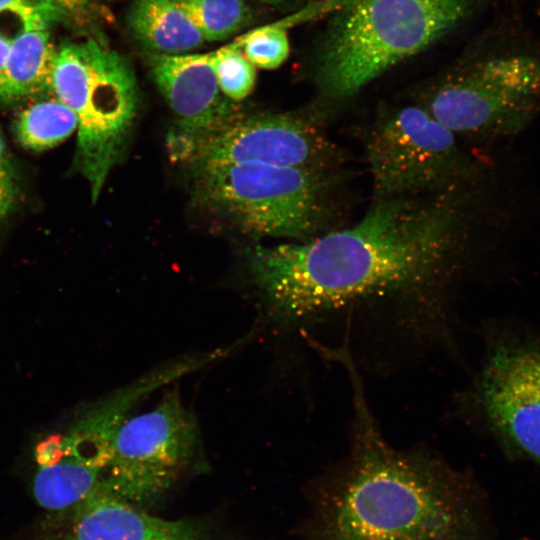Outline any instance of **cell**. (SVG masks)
<instances>
[{
    "label": "cell",
    "instance_id": "cell-1",
    "mask_svg": "<svg viewBox=\"0 0 540 540\" xmlns=\"http://www.w3.org/2000/svg\"><path fill=\"white\" fill-rule=\"evenodd\" d=\"M459 221L458 209L448 200H379L351 227L256 246L250 271L276 314L310 318L426 286L447 264Z\"/></svg>",
    "mask_w": 540,
    "mask_h": 540
},
{
    "label": "cell",
    "instance_id": "cell-2",
    "mask_svg": "<svg viewBox=\"0 0 540 540\" xmlns=\"http://www.w3.org/2000/svg\"><path fill=\"white\" fill-rule=\"evenodd\" d=\"M352 378L354 441L320 503V540H491L473 482L432 458L389 446Z\"/></svg>",
    "mask_w": 540,
    "mask_h": 540
},
{
    "label": "cell",
    "instance_id": "cell-3",
    "mask_svg": "<svg viewBox=\"0 0 540 540\" xmlns=\"http://www.w3.org/2000/svg\"><path fill=\"white\" fill-rule=\"evenodd\" d=\"M187 168L197 202L246 235L305 240L327 216L324 170L257 162Z\"/></svg>",
    "mask_w": 540,
    "mask_h": 540
},
{
    "label": "cell",
    "instance_id": "cell-4",
    "mask_svg": "<svg viewBox=\"0 0 540 540\" xmlns=\"http://www.w3.org/2000/svg\"><path fill=\"white\" fill-rule=\"evenodd\" d=\"M51 91L76 115L75 163L96 202L133 129L134 73L122 56L93 39L68 43L57 49Z\"/></svg>",
    "mask_w": 540,
    "mask_h": 540
},
{
    "label": "cell",
    "instance_id": "cell-5",
    "mask_svg": "<svg viewBox=\"0 0 540 540\" xmlns=\"http://www.w3.org/2000/svg\"><path fill=\"white\" fill-rule=\"evenodd\" d=\"M467 0H353L333 32L320 83L347 97L421 51L465 14Z\"/></svg>",
    "mask_w": 540,
    "mask_h": 540
},
{
    "label": "cell",
    "instance_id": "cell-6",
    "mask_svg": "<svg viewBox=\"0 0 540 540\" xmlns=\"http://www.w3.org/2000/svg\"><path fill=\"white\" fill-rule=\"evenodd\" d=\"M198 445L196 420L174 388L152 409L121 423L101 482L146 509L174 484Z\"/></svg>",
    "mask_w": 540,
    "mask_h": 540
},
{
    "label": "cell",
    "instance_id": "cell-7",
    "mask_svg": "<svg viewBox=\"0 0 540 540\" xmlns=\"http://www.w3.org/2000/svg\"><path fill=\"white\" fill-rule=\"evenodd\" d=\"M166 144L170 159L186 167L257 162L324 170L335 154L319 128L286 114L246 117L233 113L206 129L174 128Z\"/></svg>",
    "mask_w": 540,
    "mask_h": 540
},
{
    "label": "cell",
    "instance_id": "cell-8",
    "mask_svg": "<svg viewBox=\"0 0 540 540\" xmlns=\"http://www.w3.org/2000/svg\"><path fill=\"white\" fill-rule=\"evenodd\" d=\"M366 155L379 200L442 189L464 168L455 134L417 106L379 120L369 134Z\"/></svg>",
    "mask_w": 540,
    "mask_h": 540
},
{
    "label": "cell",
    "instance_id": "cell-9",
    "mask_svg": "<svg viewBox=\"0 0 540 540\" xmlns=\"http://www.w3.org/2000/svg\"><path fill=\"white\" fill-rule=\"evenodd\" d=\"M540 104V62L528 56L497 58L442 86L428 112L454 134L519 132Z\"/></svg>",
    "mask_w": 540,
    "mask_h": 540
},
{
    "label": "cell",
    "instance_id": "cell-10",
    "mask_svg": "<svg viewBox=\"0 0 540 540\" xmlns=\"http://www.w3.org/2000/svg\"><path fill=\"white\" fill-rule=\"evenodd\" d=\"M479 400L506 456L540 468V343L515 335L497 339L481 374Z\"/></svg>",
    "mask_w": 540,
    "mask_h": 540
},
{
    "label": "cell",
    "instance_id": "cell-11",
    "mask_svg": "<svg viewBox=\"0 0 540 540\" xmlns=\"http://www.w3.org/2000/svg\"><path fill=\"white\" fill-rule=\"evenodd\" d=\"M28 540H211L196 524L151 515L101 480L73 508L49 512Z\"/></svg>",
    "mask_w": 540,
    "mask_h": 540
},
{
    "label": "cell",
    "instance_id": "cell-12",
    "mask_svg": "<svg viewBox=\"0 0 540 540\" xmlns=\"http://www.w3.org/2000/svg\"><path fill=\"white\" fill-rule=\"evenodd\" d=\"M215 61V51L152 58V76L176 114L177 129H206L233 114L219 89Z\"/></svg>",
    "mask_w": 540,
    "mask_h": 540
},
{
    "label": "cell",
    "instance_id": "cell-13",
    "mask_svg": "<svg viewBox=\"0 0 540 540\" xmlns=\"http://www.w3.org/2000/svg\"><path fill=\"white\" fill-rule=\"evenodd\" d=\"M56 54L47 28L22 29L15 35L0 82V103L51 91Z\"/></svg>",
    "mask_w": 540,
    "mask_h": 540
},
{
    "label": "cell",
    "instance_id": "cell-14",
    "mask_svg": "<svg viewBox=\"0 0 540 540\" xmlns=\"http://www.w3.org/2000/svg\"><path fill=\"white\" fill-rule=\"evenodd\" d=\"M63 451L53 461L39 465L32 490L37 504L48 512L75 507L98 485L104 467L74 451L63 439Z\"/></svg>",
    "mask_w": 540,
    "mask_h": 540
},
{
    "label": "cell",
    "instance_id": "cell-15",
    "mask_svg": "<svg viewBox=\"0 0 540 540\" xmlns=\"http://www.w3.org/2000/svg\"><path fill=\"white\" fill-rule=\"evenodd\" d=\"M128 25L146 46L165 53L189 51L204 38L177 0H136Z\"/></svg>",
    "mask_w": 540,
    "mask_h": 540
},
{
    "label": "cell",
    "instance_id": "cell-16",
    "mask_svg": "<svg viewBox=\"0 0 540 540\" xmlns=\"http://www.w3.org/2000/svg\"><path fill=\"white\" fill-rule=\"evenodd\" d=\"M74 112L59 99L28 105L17 115L13 131L23 148L41 152L62 143L77 130Z\"/></svg>",
    "mask_w": 540,
    "mask_h": 540
},
{
    "label": "cell",
    "instance_id": "cell-17",
    "mask_svg": "<svg viewBox=\"0 0 540 540\" xmlns=\"http://www.w3.org/2000/svg\"><path fill=\"white\" fill-rule=\"evenodd\" d=\"M202 34L204 40L229 37L247 18L243 0H177Z\"/></svg>",
    "mask_w": 540,
    "mask_h": 540
},
{
    "label": "cell",
    "instance_id": "cell-18",
    "mask_svg": "<svg viewBox=\"0 0 540 540\" xmlns=\"http://www.w3.org/2000/svg\"><path fill=\"white\" fill-rule=\"evenodd\" d=\"M246 41L243 34L215 50V74L220 91L234 101L246 98L254 88L256 71L254 65L241 53Z\"/></svg>",
    "mask_w": 540,
    "mask_h": 540
},
{
    "label": "cell",
    "instance_id": "cell-19",
    "mask_svg": "<svg viewBox=\"0 0 540 540\" xmlns=\"http://www.w3.org/2000/svg\"><path fill=\"white\" fill-rule=\"evenodd\" d=\"M304 16L305 14H296L247 32L246 41L242 47L245 57L259 68L279 67L289 54L286 28Z\"/></svg>",
    "mask_w": 540,
    "mask_h": 540
},
{
    "label": "cell",
    "instance_id": "cell-20",
    "mask_svg": "<svg viewBox=\"0 0 540 540\" xmlns=\"http://www.w3.org/2000/svg\"><path fill=\"white\" fill-rule=\"evenodd\" d=\"M16 15L23 29L47 28L62 13L45 0H0V14Z\"/></svg>",
    "mask_w": 540,
    "mask_h": 540
},
{
    "label": "cell",
    "instance_id": "cell-21",
    "mask_svg": "<svg viewBox=\"0 0 540 540\" xmlns=\"http://www.w3.org/2000/svg\"><path fill=\"white\" fill-rule=\"evenodd\" d=\"M20 183L14 162L0 133V222L16 205Z\"/></svg>",
    "mask_w": 540,
    "mask_h": 540
},
{
    "label": "cell",
    "instance_id": "cell-22",
    "mask_svg": "<svg viewBox=\"0 0 540 540\" xmlns=\"http://www.w3.org/2000/svg\"><path fill=\"white\" fill-rule=\"evenodd\" d=\"M56 7L62 14L80 15L88 10L93 0H45Z\"/></svg>",
    "mask_w": 540,
    "mask_h": 540
},
{
    "label": "cell",
    "instance_id": "cell-23",
    "mask_svg": "<svg viewBox=\"0 0 540 540\" xmlns=\"http://www.w3.org/2000/svg\"><path fill=\"white\" fill-rule=\"evenodd\" d=\"M12 39L13 37H9L3 32H0V82L4 73Z\"/></svg>",
    "mask_w": 540,
    "mask_h": 540
},
{
    "label": "cell",
    "instance_id": "cell-24",
    "mask_svg": "<svg viewBox=\"0 0 540 540\" xmlns=\"http://www.w3.org/2000/svg\"><path fill=\"white\" fill-rule=\"evenodd\" d=\"M260 1L267 2V3H270V4H275V3H280L283 0H260Z\"/></svg>",
    "mask_w": 540,
    "mask_h": 540
},
{
    "label": "cell",
    "instance_id": "cell-25",
    "mask_svg": "<svg viewBox=\"0 0 540 540\" xmlns=\"http://www.w3.org/2000/svg\"><path fill=\"white\" fill-rule=\"evenodd\" d=\"M521 540H528V539H521Z\"/></svg>",
    "mask_w": 540,
    "mask_h": 540
}]
</instances>
